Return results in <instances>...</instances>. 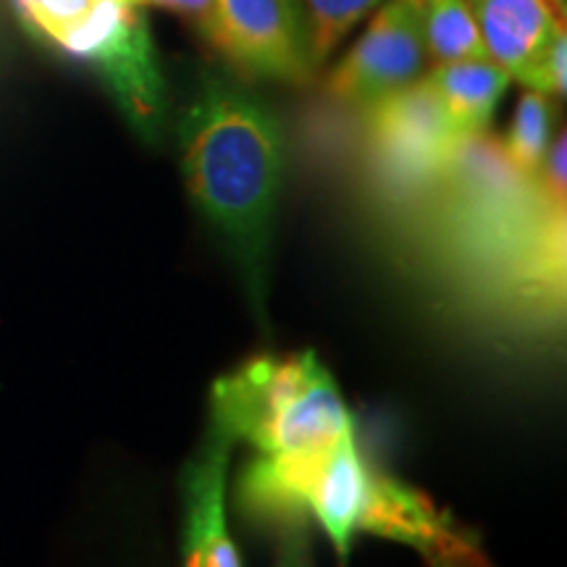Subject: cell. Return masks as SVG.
Masks as SVG:
<instances>
[{
    "instance_id": "6da1fadb",
    "label": "cell",
    "mask_w": 567,
    "mask_h": 567,
    "mask_svg": "<svg viewBox=\"0 0 567 567\" xmlns=\"http://www.w3.org/2000/svg\"><path fill=\"white\" fill-rule=\"evenodd\" d=\"M179 140L189 197L221 234L252 300L260 302L284 172L281 126L252 92L205 80L184 111Z\"/></svg>"
},
{
    "instance_id": "7a4b0ae2",
    "label": "cell",
    "mask_w": 567,
    "mask_h": 567,
    "mask_svg": "<svg viewBox=\"0 0 567 567\" xmlns=\"http://www.w3.org/2000/svg\"><path fill=\"white\" fill-rule=\"evenodd\" d=\"M210 423L258 455L321 450L352 431L334 375L310 350L258 354L221 375L210 392Z\"/></svg>"
},
{
    "instance_id": "3957f363",
    "label": "cell",
    "mask_w": 567,
    "mask_h": 567,
    "mask_svg": "<svg viewBox=\"0 0 567 567\" xmlns=\"http://www.w3.org/2000/svg\"><path fill=\"white\" fill-rule=\"evenodd\" d=\"M55 45L101 71L132 130L145 142H161L168 97L142 6L130 0H95Z\"/></svg>"
},
{
    "instance_id": "277c9868",
    "label": "cell",
    "mask_w": 567,
    "mask_h": 567,
    "mask_svg": "<svg viewBox=\"0 0 567 567\" xmlns=\"http://www.w3.org/2000/svg\"><path fill=\"white\" fill-rule=\"evenodd\" d=\"M365 124L375 166L396 189L444 182L465 140L425 76L365 109Z\"/></svg>"
},
{
    "instance_id": "5b68a950",
    "label": "cell",
    "mask_w": 567,
    "mask_h": 567,
    "mask_svg": "<svg viewBox=\"0 0 567 567\" xmlns=\"http://www.w3.org/2000/svg\"><path fill=\"white\" fill-rule=\"evenodd\" d=\"M200 32L258 80L305 82L316 69L302 0H213Z\"/></svg>"
},
{
    "instance_id": "8992f818",
    "label": "cell",
    "mask_w": 567,
    "mask_h": 567,
    "mask_svg": "<svg viewBox=\"0 0 567 567\" xmlns=\"http://www.w3.org/2000/svg\"><path fill=\"white\" fill-rule=\"evenodd\" d=\"M421 3L386 0L368 24L363 38L331 71L326 90L337 101L371 109L394 92L423 80L429 69Z\"/></svg>"
},
{
    "instance_id": "52a82bcc",
    "label": "cell",
    "mask_w": 567,
    "mask_h": 567,
    "mask_svg": "<svg viewBox=\"0 0 567 567\" xmlns=\"http://www.w3.org/2000/svg\"><path fill=\"white\" fill-rule=\"evenodd\" d=\"M358 530L408 544L429 567H492L481 538L471 528L460 526L455 515L439 509L417 488L384 473L371 471Z\"/></svg>"
},
{
    "instance_id": "ba28073f",
    "label": "cell",
    "mask_w": 567,
    "mask_h": 567,
    "mask_svg": "<svg viewBox=\"0 0 567 567\" xmlns=\"http://www.w3.org/2000/svg\"><path fill=\"white\" fill-rule=\"evenodd\" d=\"M234 439L208 423L195 457L182 471V565L243 567L226 523V473Z\"/></svg>"
},
{
    "instance_id": "9c48e42d",
    "label": "cell",
    "mask_w": 567,
    "mask_h": 567,
    "mask_svg": "<svg viewBox=\"0 0 567 567\" xmlns=\"http://www.w3.org/2000/svg\"><path fill=\"white\" fill-rule=\"evenodd\" d=\"M488 59L523 82L549 42L565 30L551 0H467Z\"/></svg>"
},
{
    "instance_id": "30bf717a",
    "label": "cell",
    "mask_w": 567,
    "mask_h": 567,
    "mask_svg": "<svg viewBox=\"0 0 567 567\" xmlns=\"http://www.w3.org/2000/svg\"><path fill=\"white\" fill-rule=\"evenodd\" d=\"M371 467L360 457L354 431L326 452L321 467L305 496V515H313L334 544L339 559L350 557L354 534H360V515L365 509Z\"/></svg>"
},
{
    "instance_id": "8fae6325",
    "label": "cell",
    "mask_w": 567,
    "mask_h": 567,
    "mask_svg": "<svg viewBox=\"0 0 567 567\" xmlns=\"http://www.w3.org/2000/svg\"><path fill=\"white\" fill-rule=\"evenodd\" d=\"M425 80L442 97L455 130L467 140L486 134L513 76L492 59H473L442 63L431 74H425Z\"/></svg>"
},
{
    "instance_id": "7c38bea8",
    "label": "cell",
    "mask_w": 567,
    "mask_h": 567,
    "mask_svg": "<svg viewBox=\"0 0 567 567\" xmlns=\"http://www.w3.org/2000/svg\"><path fill=\"white\" fill-rule=\"evenodd\" d=\"M421 24L425 51L436 66L488 59L467 0H421Z\"/></svg>"
},
{
    "instance_id": "4fadbf2b",
    "label": "cell",
    "mask_w": 567,
    "mask_h": 567,
    "mask_svg": "<svg viewBox=\"0 0 567 567\" xmlns=\"http://www.w3.org/2000/svg\"><path fill=\"white\" fill-rule=\"evenodd\" d=\"M551 124H555V103L551 97L536 90H526L517 103L513 130H509L502 153L509 166L523 179H536L544 155L551 142Z\"/></svg>"
},
{
    "instance_id": "5bb4252c",
    "label": "cell",
    "mask_w": 567,
    "mask_h": 567,
    "mask_svg": "<svg viewBox=\"0 0 567 567\" xmlns=\"http://www.w3.org/2000/svg\"><path fill=\"white\" fill-rule=\"evenodd\" d=\"M384 3L386 0H302L316 66L326 61V55L334 51L360 21L379 11Z\"/></svg>"
},
{
    "instance_id": "9a60e30c",
    "label": "cell",
    "mask_w": 567,
    "mask_h": 567,
    "mask_svg": "<svg viewBox=\"0 0 567 567\" xmlns=\"http://www.w3.org/2000/svg\"><path fill=\"white\" fill-rule=\"evenodd\" d=\"M95 0H13L19 17L34 34L51 40L53 45L61 34L74 27Z\"/></svg>"
},
{
    "instance_id": "2e32d148",
    "label": "cell",
    "mask_w": 567,
    "mask_h": 567,
    "mask_svg": "<svg viewBox=\"0 0 567 567\" xmlns=\"http://www.w3.org/2000/svg\"><path fill=\"white\" fill-rule=\"evenodd\" d=\"M523 87L542 92L547 97H565L567 90V34L565 30L549 42L536 66L528 71L526 80L520 82Z\"/></svg>"
},
{
    "instance_id": "e0dca14e",
    "label": "cell",
    "mask_w": 567,
    "mask_h": 567,
    "mask_svg": "<svg viewBox=\"0 0 567 567\" xmlns=\"http://www.w3.org/2000/svg\"><path fill=\"white\" fill-rule=\"evenodd\" d=\"M140 6H158L166 11L187 13V17L197 19V24H203L213 9V0H140Z\"/></svg>"
},
{
    "instance_id": "ac0fdd59",
    "label": "cell",
    "mask_w": 567,
    "mask_h": 567,
    "mask_svg": "<svg viewBox=\"0 0 567 567\" xmlns=\"http://www.w3.org/2000/svg\"><path fill=\"white\" fill-rule=\"evenodd\" d=\"M551 3L559 6V9H565V0H551Z\"/></svg>"
},
{
    "instance_id": "d6986e66",
    "label": "cell",
    "mask_w": 567,
    "mask_h": 567,
    "mask_svg": "<svg viewBox=\"0 0 567 567\" xmlns=\"http://www.w3.org/2000/svg\"><path fill=\"white\" fill-rule=\"evenodd\" d=\"M130 3H137L140 6V0H130Z\"/></svg>"
},
{
    "instance_id": "ffe728a7",
    "label": "cell",
    "mask_w": 567,
    "mask_h": 567,
    "mask_svg": "<svg viewBox=\"0 0 567 567\" xmlns=\"http://www.w3.org/2000/svg\"><path fill=\"white\" fill-rule=\"evenodd\" d=\"M308 567H313V563H310V565H308Z\"/></svg>"
},
{
    "instance_id": "44dd1931",
    "label": "cell",
    "mask_w": 567,
    "mask_h": 567,
    "mask_svg": "<svg viewBox=\"0 0 567 567\" xmlns=\"http://www.w3.org/2000/svg\"><path fill=\"white\" fill-rule=\"evenodd\" d=\"M417 3H421V0H417Z\"/></svg>"
}]
</instances>
